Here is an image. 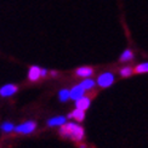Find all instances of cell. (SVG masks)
Listing matches in <instances>:
<instances>
[{"label":"cell","instance_id":"277c9868","mask_svg":"<svg viewBox=\"0 0 148 148\" xmlns=\"http://www.w3.org/2000/svg\"><path fill=\"white\" fill-rule=\"evenodd\" d=\"M18 88L14 84H6L0 89V96L1 97H10L12 95H15L17 92Z\"/></svg>","mask_w":148,"mask_h":148},{"label":"cell","instance_id":"9a60e30c","mask_svg":"<svg viewBox=\"0 0 148 148\" xmlns=\"http://www.w3.org/2000/svg\"><path fill=\"white\" fill-rule=\"evenodd\" d=\"M135 72L136 73H148V62L137 64L136 68H135Z\"/></svg>","mask_w":148,"mask_h":148},{"label":"cell","instance_id":"9c48e42d","mask_svg":"<svg viewBox=\"0 0 148 148\" xmlns=\"http://www.w3.org/2000/svg\"><path fill=\"white\" fill-rule=\"evenodd\" d=\"M75 74L78 77H82V78H90L92 74H94V69L91 68V67H79L77 69Z\"/></svg>","mask_w":148,"mask_h":148},{"label":"cell","instance_id":"8992f818","mask_svg":"<svg viewBox=\"0 0 148 148\" xmlns=\"http://www.w3.org/2000/svg\"><path fill=\"white\" fill-rule=\"evenodd\" d=\"M90 104H91L90 97H88V96H83L82 98H79V100L75 101V108L82 109V110H84V112H85V110L90 107Z\"/></svg>","mask_w":148,"mask_h":148},{"label":"cell","instance_id":"2e32d148","mask_svg":"<svg viewBox=\"0 0 148 148\" xmlns=\"http://www.w3.org/2000/svg\"><path fill=\"white\" fill-rule=\"evenodd\" d=\"M131 74H132V68H131V67H124V68L120 69V75L124 77V78L130 77Z\"/></svg>","mask_w":148,"mask_h":148},{"label":"cell","instance_id":"7c38bea8","mask_svg":"<svg viewBox=\"0 0 148 148\" xmlns=\"http://www.w3.org/2000/svg\"><path fill=\"white\" fill-rule=\"evenodd\" d=\"M131 60H134V53L130 49H126V50L123 51V53L120 55V58H119L120 62H129V61H131Z\"/></svg>","mask_w":148,"mask_h":148},{"label":"cell","instance_id":"3957f363","mask_svg":"<svg viewBox=\"0 0 148 148\" xmlns=\"http://www.w3.org/2000/svg\"><path fill=\"white\" fill-rule=\"evenodd\" d=\"M35 129H36V123L32 121V120H28L26 123H22V124H20L18 126H15V131L27 135V134H32Z\"/></svg>","mask_w":148,"mask_h":148},{"label":"cell","instance_id":"6da1fadb","mask_svg":"<svg viewBox=\"0 0 148 148\" xmlns=\"http://www.w3.org/2000/svg\"><path fill=\"white\" fill-rule=\"evenodd\" d=\"M60 134L62 135L64 138H71L73 141H82L85 136L84 129L74 121L63 124L62 127L60 129Z\"/></svg>","mask_w":148,"mask_h":148},{"label":"cell","instance_id":"5b68a950","mask_svg":"<svg viewBox=\"0 0 148 148\" xmlns=\"http://www.w3.org/2000/svg\"><path fill=\"white\" fill-rule=\"evenodd\" d=\"M83 96H85V90L79 84L73 86V88L69 90V98H72V100H74V101L82 98Z\"/></svg>","mask_w":148,"mask_h":148},{"label":"cell","instance_id":"30bf717a","mask_svg":"<svg viewBox=\"0 0 148 148\" xmlns=\"http://www.w3.org/2000/svg\"><path fill=\"white\" fill-rule=\"evenodd\" d=\"M67 118H73V119H75L77 121H83L85 119V112L82 110V109L75 108L72 113H69L68 115H67Z\"/></svg>","mask_w":148,"mask_h":148},{"label":"cell","instance_id":"5bb4252c","mask_svg":"<svg viewBox=\"0 0 148 148\" xmlns=\"http://www.w3.org/2000/svg\"><path fill=\"white\" fill-rule=\"evenodd\" d=\"M0 127H1V130H3L4 132H11V131H14V130H15V125L12 124V123H10V121H5V123H3Z\"/></svg>","mask_w":148,"mask_h":148},{"label":"cell","instance_id":"4fadbf2b","mask_svg":"<svg viewBox=\"0 0 148 148\" xmlns=\"http://www.w3.org/2000/svg\"><path fill=\"white\" fill-rule=\"evenodd\" d=\"M58 98L61 102H66L69 100V90L68 89H62L58 92Z\"/></svg>","mask_w":148,"mask_h":148},{"label":"cell","instance_id":"ac0fdd59","mask_svg":"<svg viewBox=\"0 0 148 148\" xmlns=\"http://www.w3.org/2000/svg\"><path fill=\"white\" fill-rule=\"evenodd\" d=\"M51 75L55 77V75H57V73H56V72H51Z\"/></svg>","mask_w":148,"mask_h":148},{"label":"cell","instance_id":"8fae6325","mask_svg":"<svg viewBox=\"0 0 148 148\" xmlns=\"http://www.w3.org/2000/svg\"><path fill=\"white\" fill-rule=\"evenodd\" d=\"M82 88L85 90V91H88V90H91V89H94L95 88V85H96V82L94 79H90V78H86L84 79L82 83L79 84Z\"/></svg>","mask_w":148,"mask_h":148},{"label":"cell","instance_id":"52a82bcc","mask_svg":"<svg viewBox=\"0 0 148 148\" xmlns=\"http://www.w3.org/2000/svg\"><path fill=\"white\" fill-rule=\"evenodd\" d=\"M67 123V118L63 115H58V116H53L47 120V125L49 126H62L63 124Z\"/></svg>","mask_w":148,"mask_h":148},{"label":"cell","instance_id":"7a4b0ae2","mask_svg":"<svg viewBox=\"0 0 148 148\" xmlns=\"http://www.w3.org/2000/svg\"><path fill=\"white\" fill-rule=\"evenodd\" d=\"M114 80H115V77H114V74L113 73H109V72H104L102 74H100L97 78V85L98 86H101V88H109L110 85H113L114 83Z\"/></svg>","mask_w":148,"mask_h":148},{"label":"cell","instance_id":"ba28073f","mask_svg":"<svg viewBox=\"0 0 148 148\" xmlns=\"http://www.w3.org/2000/svg\"><path fill=\"white\" fill-rule=\"evenodd\" d=\"M40 71H41L40 67L32 66L29 68V72H28V79L30 82H36V80L40 78Z\"/></svg>","mask_w":148,"mask_h":148},{"label":"cell","instance_id":"e0dca14e","mask_svg":"<svg viewBox=\"0 0 148 148\" xmlns=\"http://www.w3.org/2000/svg\"><path fill=\"white\" fill-rule=\"evenodd\" d=\"M46 74H47V69L41 68V71H40V77H46Z\"/></svg>","mask_w":148,"mask_h":148}]
</instances>
